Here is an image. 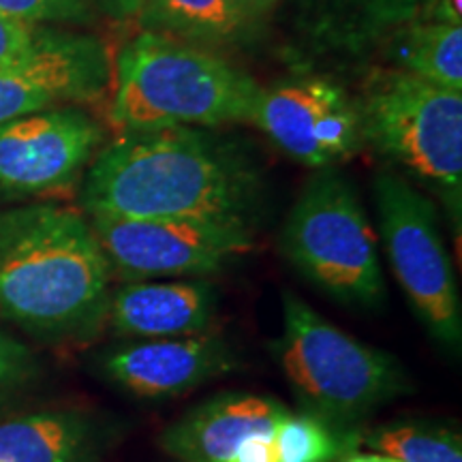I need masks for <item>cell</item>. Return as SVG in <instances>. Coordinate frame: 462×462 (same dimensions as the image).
I'll list each match as a JSON object with an SVG mask.
<instances>
[{
	"mask_svg": "<svg viewBox=\"0 0 462 462\" xmlns=\"http://www.w3.org/2000/svg\"><path fill=\"white\" fill-rule=\"evenodd\" d=\"M109 268L88 218L54 204L0 212V319L37 338L92 337L107 317Z\"/></svg>",
	"mask_w": 462,
	"mask_h": 462,
	"instance_id": "cell-2",
	"label": "cell"
},
{
	"mask_svg": "<svg viewBox=\"0 0 462 462\" xmlns=\"http://www.w3.org/2000/svg\"><path fill=\"white\" fill-rule=\"evenodd\" d=\"M298 26L321 54L362 56L415 20L430 0H296Z\"/></svg>",
	"mask_w": 462,
	"mask_h": 462,
	"instance_id": "cell-15",
	"label": "cell"
},
{
	"mask_svg": "<svg viewBox=\"0 0 462 462\" xmlns=\"http://www.w3.org/2000/svg\"><path fill=\"white\" fill-rule=\"evenodd\" d=\"M251 123L282 154L315 170L337 167L364 148L356 99L321 75L259 88Z\"/></svg>",
	"mask_w": 462,
	"mask_h": 462,
	"instance_id": "cell-10",
	"label": "cell"
},
{
	"mask_svg": "<svg viewBox=\"0 0 462 462\" xmlns=\"http://www.w3.org/2000/svg\"><path fill=\"white\" fill-rule=\"evenodd\" d=\"M0 14L31 26L88 24L95 17L82 0H0Z\"/></svg>",
	"mask_w": 462,
	"mask_h": 462,
	"instance_id": "cell-21",
	"label": "cell"
},
{
	"mask_svg": "<svg viewBox=\"0 0 462 462\" xmlns=\"http://www.w3.org/2000/svg\"><path fill=\"white\" fill-rule=\"evenodd\" d=\"M287 262L337 302L360 310L385 304L377 236L360 195L337 167L317 170L281 234Z\"/></svg>",
	"mask_w": 462,
	"mask_h": 462,
	"instance_id": "cell-6",
	"label": "cell"
},
{
	"mask_svg": "<svg viewBox=\"0 0 462 462\" xmlns=\"http://www.w3.org/2000/svg\"><path fill=\"white\" fill-rule=\"evenodd\" d=\"M236 5V9L245 15V20L251 26H255L259 20H263L276 7L279 0H231Z\"/></svg>",
	"mask_w": 462,
	"mask_h": 462,
	"instance_id": "cell-27",
	"label": "cell"
},
{
	"mask_svg": "<svg viewBox=\"0 0 462 462\" xmlns=\"http://www.w3.org/2000/svg\"><path fill=\"white\" fill-rule=\"evenodd\" d=\"M109 82V56L99 39L43 26L31 54L0 67V125L58 103L97 101Z\"/></svg>",
	"mask_w": 462,
	"mask_h": 462,
	"instance_id": "cell-11",
	"label": "cell"
},
{
	"mask_svg": "<svg viewBox=\"0 0 462 462\" xmlns=\"http://www.w3.org/2000/svg\"><path fill=\"white\" fill-rule=\"evenodd\" d=\"M379 231L398 285L430 338L458 354L462 304L437 208L394 171L374 178Z\"/></svg>",
	"mask_w": 462,
	"mask_h": 462,
	"instance_id": "cell-7",
	"label": "cell"
},
{
	"mask_svg": "<svg viewBox=\"0 0 462 462\" xmlns=\"http://www.w3.org/2000/svg\"><path fill=\"white\" fill-rule=\"evenodd\" d=\"M95 15H106L116 22L135 20L142 0H82Z\"/></svg>",
	"mask_w": 462,
	"mask_h": 462,
	"instance_id": "cell-25",
	"label": "cell"
},
{
	"mask_svg": "<svg viewBox=\"0 0 462 462\" xmlns=\"http://www.w3.org/2000/svg\"><path fill=\"white\" fill-rule=\"evenodd\" d=\"M135 20L142 31L199 48L234 43L253 28L231 0H142Z\"/></svg>",
	"mask_w": 462,
	"mask_h": 462,
	"instance_id": "cell-18",
	"label": "cell"
},
{
	"mask_svg": "<svg viewBox=\"0 0 462 462\" xmlns=\"http://www.w3.org/2000/svg\"><path fill=\"white\" fill-rule=\"evenodd\" d=\"M263 182L242 150L195 126L120 133L88 165V215L187 218L251 227Z\"/></svg>",
	"mask_w": 462,
	"mask_h": 462,
	"instance_id": "cell-1",
	"label": "cell"
},
{
	"mask_svg": "<svg viewBox=\"0 0 462 462\" xmlns=\"http://www.w3.org/2000/svg\"><path fill=\"white\" fill-rule=\"evenodd\" d=\"M289 413L274 398L229 392L173 421L161 435V448L180 462H229L251 437L274 435Z\"/></svg>",
	"mask_w": 462,
	"mask_h": 462,
	"instance_id": "cell-13",
	"label": "cell"
},
{
	"mask_svg": "<svg viewBox=\"0 0 462 462\" xmlns=\"http://www.w3.org/2000/svg\"><path fill=\"white\" fill-rule=\"evenodd\" d=\"M106 140L82 107L62 106L0 125V204L65 193Z\"/></svg>",
	"mask_w": 462,
	"mask_h": 462,
	"instance_id": "cell-9",
	"label": "cell"
},
{
	"mask_svg": "<svg viewBox=\"0 0 462 462\" xmlns=\"http://www.w3.org/2000/svg\"><path fill=\"white\" fill-rule=\"evenodd\" d=\"M282 334L274 351L304 413L351 430L409 390L394 356L362 343L282 291Z\"/></svg>",
	"mask_w": 462,
	"mask_h": 462,
	"instance_id": "cell-4",
	"label": "cell"
},
{
	"mask_svg": "<svg viewBox=\"0 0 462 462\" xmlns=\"http://www.w3.org/2000/svg\"><path fill=\"white\" fill-rule=\"evenodd\" d=\"M97 426L79 413H32L0 421V462H92Z\"/></svg>",
	"mask_w": 462,
	"mask_h": 462,
	"instance_id": "cell-16",
	"label": "cell"
},
{
	"mask_svg": "<svg viewBox=\"0 0 462 462\" xmlns=\"http://www.w3.org/2000/svg\"><path fill=\"white\" fill-rule=\"evenodd\" d=\"M229 462H281L274 435H257L242 443Z\"/></svg>",
	"mask_w": 462,
	"mask_h": 462,
	"instance_id": "cell-24",
	"label": "cell"
},
{
	"mask_svg": "<svg viewBox=\"0 0 462 462\" xmlns=\"http://www.w3.org/2000/svg\"><path fill=\"white\" fill-rule=\"evenodd\" d=\"M343 462H398V460L388 458V456H381V454H351L346 456Z\"/></svg>",
	"mask_w": 462,
	"mask_h": 462,
	"instance_id": "cell-28",
	"label": "cell"
},
{
	"mask_svg": "<svg viewBox=\"0 0 462 462\" xmlns=\"http://www.w3.org/2000/svg\"><path fill=\"white\" fill-rule=\"evenodd\" d=\"M394 69L462 92V24L415 17L379 45Z\"/></svg>",
	"mask_w": 462,
	"mask_h": 462,
	"instance_id": "cell-17",
	"label": "cell"
},
{
	"mask_svg": "<svg viewBox=\"0 0 462 462\" xmlns=\"http://www.w3.org/2000/svg\"><path fill=\"white\" fill-rule=\"evenodd\" d=\"M109 268L126 281L184 279L223 270L253 246L245 225L88 215Z\"/></svg>",
	"mask_w": 462,
	"mask_h": 462,
	"instance_id": "cell-8",
	"label": "cell"
},
{
	"mask_svg": "<svg viewBox=\"0 0 462 462\" xmlns=\"http://www.w3.org/2000/svg\"><path fill=\"white\" fill-rule=\"evenodd\" d=\"M37 371L31 349L0 332V394L26 383Z\"/></svg>",
	"mask_w": 462,
	"mask_h": 462,
	"instance_id": "cell-22",
	"label": "cell"
},
{
	"mask_svg": "<svg viewBox=\"0 0 462 462\" xmlns=\"http://www.w3.org/2000/svg\"><path fill=\"white\" fill-rule=\"evenodd\" d=\"M43 26H31L0 14V67L31 54Z\"/></svg>",
	"mask_w": 462,
	"mask_h": 462,
	"instance_id": "cell-23",
	"label": "cell"
},
{
	"mask_svg": "<svg viewBox=\"0 0 462 462\" xmlns=\"http://www.w3.org/2000/svg\"><path fill=\"white\" fill-rule=\"evenodd\" d=\"M364 143L435 190L460 223L462 92L385 67L364 79L356 99Z\"/></svg>",
	"mask_w": 462,
	"mask_h": 462,
	"instance_id": "cell-5",
	"label": "cell"
},
{
	"mask_svg": "<svg viewBox=\"0 0 462 462\" xmlns=\"http://www.w3.org/2000/svg\"><path fill=\"white\" fill-rule=\"evenodd\" d=\"M114 82L120 133L251 123L262 88L215 51L146 31L120 50Z\"/></svg>",
	"mask_w": 462,
	"mask_h": 462,
	"instance_id": "cell-3",
	"label": "cell"
},
{
	"mask_svg": "<svg viewBox=\"0 0 462 462\" xmlns=\"http://www.w3.org/2000/svg\"><path fill=\"white\" fill-rule=\"evenodd\" d=\"M217 315V289L208 281H129L109 298L114 332L126 338L204 334Z\"/></svg>",
	"mask_w": 462,
	"mask_h": 462,
	"instance_id": "cell-14",
	"label": "cell"
},
{
	"mask_svg": "<svg viewBox=\"0 0 462 462\" xmlns=\"http://www.w3.org/2000/svg\"><path fill=\"white\" fill-rule=\"evenodd\" d=\"M274 441L281 462H334L354 448L356 435L309 413H289L276 429Z\"/></svg>",
	"mask_w": 462,
	"mask_h": 462,
	"instance_id": "cell-20",
	"label": "cell"
},
{
	"mask_svg": "<svg viewBox=\"0 0 462 462\" xmlns=\"http://www.w3.org/2000/svg\"><path fill=\"white\" fill-rule=\"evenodd\" d=\"M420 17L443 22V24H462L460 0H430V3L421 9Z\"/></svg>",
	"mask_w": 462,
	"mask_h": 462,
	"instance_id": "cell-26",
	"label": "cell"
},
{
	"mask_svg": "<svg viewBox=\"0 0 462 462\" xmlns=\"http://www.w3.org/2000/svg\"><path fill=\"white\" fill-rule=\"evenodd\" d=\"M234 368V349L212 334L146 338L116 346L101 360V371L114 385L146 401L187 394Z\"/></svg>",
	"mask_w": 462,
	"mask_h": 462,
	"instance_id": "cell-12",
	"label": "cell"
},
{
	"mask_svg": "<svg viewBox=\"0 0 462 462\" xmlns=\"http://www.w3.org/2000/svg\"><path fill=\"white\" fill-rule=\"evenodd\" d=\"M366 446L398 462H462L458 432L430 421H392L366 437Z\"/></svg>",
	"mask_w": 462,
	"mask_h": 462,
	"instance_id": "cell-19",
	"label": "cell"
}]
</instances>
